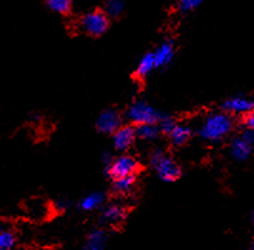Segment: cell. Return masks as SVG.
Here are the masks:
<instances>
[{
  "label": "cell",
  "instance_id": "6da1fadb",
  "mask_svg": "<svg viewBox=\"0 0 254 250\" xmlns=\"http://www.w3.org/2000/svg\"><path fill=\"white\" fill-rule=\"evenodd\" d=\"M234 128L233 118L227 112L212 113L207 115L199 126L200 138L207 141H220L232 133Z\"/></svg>",
  "mask_w": 254,
  "mask_h": 250
},
{
  "label": "cell",
  "instance_id": "7a4b0ae2",
  "mask_svg": "<svg viewBox=\"0 0 254 250\" xmlns=\"http://www.w3.org/2000/svg\"><path fill=\"white\" fill-rule=\"evenodd\" d=\"M162 113L158 112L153 105L144 100H136L131 103L126 112V117L131 124H158L162 118Z\"/></svg>",
  "mask_w": 254,
  "mask_h": 250
},
{
  "label": "cell",
  "instance_id": "3957f363",
  "mask_svg": "<svg viewBox=\"0 0 254 250\" xmlns=\"http://www.w3.org/2000/svg\"><path fill=\"white\" fill-rule=\"evenodd\" d=\"M150 164L163 182H176L182 174L181 167L163 150H155L150 155Z\"/></svg>",
  "mask_w": 254,
  "mask_h": 250
},
{
  "label": "cell",
  "instance_id": "277c9868",
  "mask_svg": "<svg viewBox=\"0 0 254 250\" xmlns=\"http://www.w3.org/2000/svg\"><path fill=\"white\" fill-rule=\"evenodd\" d=\"M109 16L104 10H93L85 14L79 20V28L90 37H100L109 29Z\"/></svg>",
  "mask_w": 254,
  "mask_h": 250
},
{
  "label": "cell",
  "instance_id": "5b68a950",
  "mask_svg": "<svg viewBox=\"0 0 254 250\" xmlns=\"http://www.w3.org/2000/svg\"><path fill=\"white\" fill-rule=\"evenodd\" d=\"M254 151V130L247 129L233 138L231 143V154L236 160L243 162L251 158Z\"/></svg>",
  "mask_w": 254,
  "mask_h": 250
},
{
  "label": "cell",
  "instance_id": "8992f818",
  "mask_svg": "<svg viewBox=\"0 0 254 250\" xmlns=\"http://www.w3.org/2000/svg\"><path fill=\"white\" fill-rule=\"evenodd\" d=\"M138 168L139 164L134 156L123 154V155H119L118 158H113L112 163L105 170L113 179H116V178L135 175Z\"/></svg>",
  "mask_w": 254,
  "mask_h": 250
},
{
  "label": "cell",
  "instance_id": "52a82bcc",
  "mask_svg": "<svg viewBox=\"0 0 254 250\" xmlns=\"http://www.w3.org/2000/svg\"><path fill=\"white\" fill-rule=\"evenodd\" d=\"M254 109V102L251 98L236 95L223 103V110L231 115H248Z\"/></svg>",
  "mask_w": 254,
  "mask_h": 250
},
{
  "label": "cell",
  "instance_id": "ba28073f",
  "mask_svg": "<svg viewBox=\"0 0 254 250\" xmlns=\"http://www.w3.org/2000/svg\"><path fill=\"white\" fill-rule=\"evenodd\" d=\"M121 125V114L114 109H105L97 119V129L103 134H113Z\"/></svg>",
  "mask_w": 254,
  "mask_h": 250
},
{
  "label": "cell",
  "instance_id": "9c48e42d",
  "mask_svg": "<svg viewBox=\"0 0 254 250\" xmlns=\"http://www.w3.org/2000/svg\"><path fill=\"white\" fill-rule=\"evenodd\" d=\"M136 138L135 128L131 125H121L114 133H113V145L117 150L126 151L133 145L134 140Z\"/></svg>",
  "mask_w": 254,
  "mask_h": 250
},
{
  "label": "cell",
  "instance_id": "30bf717a",
  "mask_svg": "<svg viewBox=\"0 0 254 250\" xmlns=\"http://www.w3.org/2000/svg\"><path fill=\"white\" fill-rule=\"evenodd\" d=\"M157 62V68H165L173 62L174 55H176V48L172 40H164L162 44L157 47V49L153 52Z\"/></svg>",
  "mask_w": 254,
  "mask_h": 250
},
{
  "label": "cell",
  "instance_id": "8fae6325",
  "mask_svg": "<svg viewBox=\"0 0 254 250\" xmlns=\"http://www.w3.org/2000/svg\"><path fill=\"white\" fill-rule=\"evenodd\" d=\"M127 209L119 203H112L105 206L102 213V222L108 225H117L124 220Z\"/></svg>",
  "mask_w": 254,
  "mask_h": 250
},
{
  "label": "cell",
  "instance_id": "7c38bea8",
  "mask_svg": "<svg viewBox=\"0 0 254 250\" xmlns=\"http://www.w3.org/2000/svg\"><path fill=\"white\" fill-rule=\"evenodd\" d=\"M108 237L103 229H94L88 234L84 248L88 250H103L107 247Z\"/></svg>",
  "mask_w": 254,
  "mask_h": 250
},
{
  "label": "cell",
  "instance_id": "4fadbf2b",
  "mask_svg": "<svg viewBox=\"0 0 254 250\" xmlns=\"http://www.w3.org/2000/svg\"><path fill=\"white\" fill-rule=\"evenodd\" d=\"M171 143L176 146H182L188 143V140L191 136V129L188 125L184 124H176L174 128L172 129L171 133L168 134Z\"/></svg>",
  "mask_w": 254,
  "mask_h": 250
},
{
  "label": "cell",
  "instance_id": "5bb4252c",
  "mask_svg": "<svg viewBox=\"0 0 254 250\" xmlns=\"http://www.w3.org/2000/svg\"><path fill=\"white\" fill-rule=\"evenodd\" d=\"M105 195L100 191H94L84 196L79 203V208L83 211H93L99 209L104 204Z\"/></svg>",
  "mask_w": 254,
  "mask_h": 250
},
{
  "label": "cell",
  "instance_id": "9a60e30c",
  "mask_svg": "<svg viewBox=\"0 0 254 250\" xmlns=\"http://www.w3.org/2000/svg\"><path fill=\"white\" fill-rule=\"evenodd\" d=\"M157 68V62H155L154 54L152 53H147L145 55H143L139 60L138 65H136L135 74L139 78H145V76L149 75L150 73L155 70Z\"/></svg>",
  "mask_w": 254,
  "mask_h": 250
},
{
  "label": "cell",
  "instance_id": "2e32d148",
  "mask_svg": "<svg viewBox=\"0 0 254 250\" xmlns=\"http://www.w3.org/2000/svg\"><path fill=\"white\" fill-rule=\"evenodd\" d=\"M136 136L142 140H154L159 136L160 129L158 126V124H142V125H136L135 128Z\"/></svg>",
  "mask_w": 254,
  "mask_h": 250
},
{
  "label": "cell",
  "instance_id": "e0dca14e",
  "mask_svg": "<svg viewBox=\"0 0 254 250\" xmlns=\"http://www.w3.org/2000/svg\"><path fill=\"white\" fill-rule=\"evenodd\" d=\"M134 185H135V175H129V177H122L116 178L113 182V189L118 194H126L130 193L133 190Z\"/></svg>",
  "mask_w": 254,
  "mask_h": 250
},
{
  "label": "cell",
  "instance_id": "ac0fdd59",
  "mask_svg": "<svg viewBox=\"0 0 254 250\" xmlns=\"http://www.w3.org/2000/svg\"><path fill=\"white\" fill-rule=\"evenodd\" d=\"M16 245V234L10 228H0V250H10Z\"/></svg>",
  "mask_w": 254,
  "mask_h": 250
},
{
  "label": "cell",
  "instance_id": "d6986e66",
  "mask_svg": "<svg viewBox=\"0 0 254 250\" xmlns=\"http://www.w3.org/2000/svg\"><path fill=\"white\" fill-rule=\"evenodd\" d=\"M47 6L52 11L61 15H65L71 10L73 0H45Z\"/></svg>",
  "mask_w": 254,
  "mask_h": 250
},
{
  "label": "cell",
  "instance_id": "ffe728a7",
  "mask_svg": "<svg viewBox=\"0 0 254 250\" xmlns=\"http://www.w3.org/2000/svg\"><path fill=\"white\" fill-rule=\"evenodd\" d=\"M126 8L124 0H107L104 6V13L107 14L109 18H118L122 15Z\"/></svg>",
  "mask_w": 254,
  "mask_h": 250
},
{
  "label": "cell",
  "instance_id": "44dd1931",
  "mask_svg": "<svg viewBox=\"0 0 254 250\" xmlns=\"http://www.w3.org/2000/svg\"><path fill=\"white\" fill-rule=\"evenodd\" d=\"M29 213L32 214L34 219H44L47 218L49 209H48V205L43 200H35L30 204Z\"/></svg>",
  "mask_w": 254,
  "mask_h": 250
},
{
  "label": "cell",
  "instance_id": "7402d4cb",
  "mask_svg": "<svg viewBox=\"0 0 254 250\" xmlns=\"http://www.w3.org/2000/svg\"><path fill=\"white\" fill-rule=\"evenodd\" d=\"M202 3L203 0H178V10L181 13H189L195 10Z\"/></svg>",
  "mask_w": 254,
  "mask_h": 250
},
{
  "label": "cell",
  "instance_id": "603a6c76",
  "mask_svg": "<svg viewBox=\"0 0 254 250\" xmlns=\"http://www.w3.org/2000/svg\"><path fill=\"white\" fill-rule=\"evenodd\" d=\"M177 123L174 122V119H172L171 117H168V115H162V118H160V120L158 122V126H159L160 129V133L165 134V135H168V134L171 133L172 129L174 128V125H176Z\"/></svg>",
  "mask_w": 254,
  "mask_h": 250
},
{
  "label": "cell",
  "instance_id": "cb8c5ba5",
  "mask_svg": "<svg viewBox=\"0 0 254 250\" xmlns=\"http://www.w3.org/2000/svg\"><path fill=\"white\" fill-rule=\"evenodd\" d=\"M246 124L249 129L254 130V109L248 115H246Z\"/></svg>",
  "mask_w": 254,
  "mask_h": 250
},
{
  "label": "cell",
  "instance_id": "d4e9b609",
  "mask_svg": "<svg viewBox=\"0 0 254 250\" xmlns=\"http://www.w3.org/2000/svg\"><path fill=\"white\" fill-rule=\"evenodd\" d=\"M251 248H252V249H254V242H253V244L251 245Z\"/></svg>",
  "mask_w": 254,
  "mask_h": 250
},
{
  "label": "cell",
  "instance_id": "484cf974",
  "mask_svg": "<svg viewBox=\"0 0 254 250\" xmlns=\"http://www.w3.org/2000/svg\"><path fill=\"white\" fill-rule=\"evenodd\" d=\"M253 219H254V213H253Z\"/></svg>",
  "mask_w": 254,
  "mask_h": 250
}]
</instances>
